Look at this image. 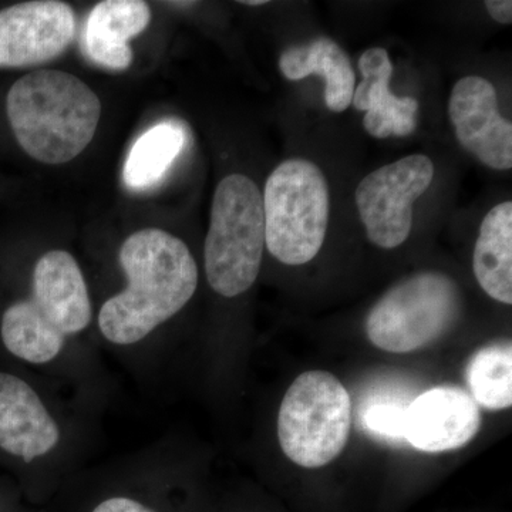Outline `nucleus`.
<instances>
[{"mask_svg":"<svg viewBox=\"0 0 512 512\" xmlns=\"http://www.w3.org/2000/svg\"><path fill=\"white\" fill-rule=\"evenodd\" d=\"M460 311V289L450 276L420 272L384 293L367 315L366 335L384 352H416L446 335Z\"/></svg>","mask_w":512,"mask_h":512,"instance_id":"0eeeda50","label":"nucleus"},{"mask_svg":"<svg viewBox=\"0 0 512 512\" xmlns=\"http://www.w3.org/2000/svg\"><path fill=\"white\" fill-rule=\"evenodd\" d=\"M60 430L29 383L0 372V448L26 463L57 446Z\"/></svg>","mask_w":512,"mask_h":512,"instance_id":"f8f14e48","label":"nucleus"},{"mask_svg":"<svg viewBox=\"0 0 512 512\" xmlns=\"http://www.w3.org/2000/svg\"><path fill=\"white\" fill-rule=\"evenodd\" d=\"M264 249L262 192L247 175H228L212 200L204 249L208 284L224 298L247 292L258 278Z\"/></svg>","mask_w":512,"mask_h":512,"instance_id":"20e7f679","label":"nucleus"},{"mask_svg":"<svg viewBox=\"0 0 512 512\" xmlns=\"http://www.w3.org/2000/svg\"><path fill=\"white\" fill-rule=\"evenodd\" d=\"M433 161L412 154L367 174L356 188V205L373 245L394 249L413 228V205L434 180Z\"/></svg>","mask_w":512,"mask_h":512,"instance_id":"6e6552de","label":"nucleus"},{"mask_svg":"<svg viewBox=\"0 0 512 512\" xmlns=\"http://www.w3.org/2000/svg\"><path fill=\"white\" fill-rule=\"evenodd\" d=\"M187 144V131L175 120H164L148 128L131 147L124 165V183L130 190L154 187L170 170Z\"/></svg>","mask_w":512,"mask_h":512,"instance_id":"f3484780","label":"nucleus"},{"mask_svg":"<svg viewBox=\"0 0 512 512\" xmlns=\"http://www.w3.org/2000/svg\"><path fill=\"white\" fill-rule=\"evenodd\" d=\"M279 70L292 82L312 74L323 77L326 106L333 113H342L352 104L355 70L345 50L329 37H320L309 45L289 47L279 57Z\"/></svg>","mask_w":512,"mask_h":512,"instance_id":"2eb2a0df","label":"nucleus"},{"mask_svg":"<svg viewBox=\"0 0 512 512\" xmlns=\"http://www.w3.org/2000/svg\"><path fill=\"white\" fill-rule=\"evenodd\" d=\"M363 80L356 84L352 103L365 111L363 127L375 138L406 137L417 127L419 103L412 97H397L390 92L393 63L383 47H372L360 56Z\"/></svg>","mask_w":512,"mask_h":512,"instance_id":"ddd939ff","label":"nucleus"},{"mask_svg":"<svg viewBox=\"0 0 512 512\" xmlns=\"http://www.w3.org/2000/svg\"><path fill=\"white\" fill-rule=\"evenodd\" d=\"M2 113L10 136L26 156L59 165L69 163L92 143L101 103L74 74L36 70L10 84Z\"/></svg>","mask_w":512,"mask_h":512,"instance_id":"f03ea898","label":"nucleus"},{"mask_svg":"<svg viewBox=\"0 0 512 512\" xmlns=\"http://www.w3.org/2000/svg\"><path fill=\"white\" fill-rule=\"evenodd\" d=\"M265 247L285 265L308 264L325 242L329 187L318 165L291 158L278 165L262 194Z\"/></svg>","mask_w":512,"mask_h":512,"instance_id":"39448f33","label":"nucleus"},{"mask_svg":"<svg viewBox=\"0 0 512 512\" xmlns=\"http://www.w3.org/2000/svg\"><path fill=\"white\" fill-rule=\"evenodd\" d=\"M480 406L466 390L434 387L409 403L404 440L424 453H446L467 446L481 429Z\"/></svg>","mask_w":512,"mask_h":512,"instance_id":"9b49d317","label":"nucleus"},{"mask_svg":"<svg viewBox=\"0 0 512 512\" xmlns=\"http://www.w3.org/2000/svg\"><path fill=\"white\" fill-rule=\"evenodd\" d=\"M466 379L470 396L478 406L487 410L511 407V343H497L477 350L468 362Z\"/></svg>","mask_w":512,"mask_h":512,"instance_id":"a211bd4d","label":"nucleus"},{"mask_svg":"<svg viewBox=\"0 0 512 512\" xmlns=\"http://www.w3.org/2000/svg\"><path fill=\"white\" fill-rule=\"evenodd\" d=\"M151 10L141 0H104L87 18L84 46L90 59L110 70L133 62L130 40L147 29Z\"/></svg>","mask_w":512,"mask_h":512,"instance_id":"4468645a","label":"nucleus"},{"mask_svg":"<svg viewBox=\"0 0 512 512\" xmlns=\"http://www.w3.org/2000/svg\"><path fill=\"white\" fill-rule=\"evenodd\" d=\"M92 322V302L82 269L69 252L50 251L36 262L32 293L6 306L0 338L13 356L45 365L62 352L67 336Z\"/></svg>","mask_w":512,"mask_h":512,"instance_id":"7ed1b4c3","label":"nucleus"},{"mask_svg":"<svg viewBox=\"0 0 512 512\" xmlns=\"http://www.w3.org/2000/svg\"><path fill=\"white\" fill-rule=\"evenodd\" d=\"M458 144L491 170L512 168V124L498 107L493 83L480 76L458 80L448 100Z\"/></svg>","mask_w":512,"mask_h":512,"instance_id":"9d476101","label":"nucleus"},{"mask_svg":"<svg viewBox=\"0 0 512 512\" xmlns=\"http://www.w3.org/2000/svg\"><path fill=\"white\" fill-rule=\"evenodd\" d=\"M242 5L247 6H259V5H266V0H244V2H241Z\"/></svg>","mask_w":512,"mask_h":512,"instance_id":"4be33fe9","label":"nucleus"},{"mask_svg":"<svg viewBox=\"0 0 512 512\" xmlns=\"http://www.w3.org/2000/svg\"><path fill=\"white\" fill-rule=\"evenodd\" d=\"M76 18L59 0H32L0 9V70L50 62L72 43Z\"/></svg>","mask_w":512,"mask_h":512,"instance_id":"1a4fd4ad","label":"nucleus"},{"mask_svg":"<svg viewBox=\"0 0 512 512\" xmlns=\"http://www.w3.org/2000/svg\"><path fill=\"white\" fill-rule=\"evenodd\" d=\"M485 9L490 13L491 18L501 25L512 23V2L510 0H487Z\"/></svg>","mask_w":512,"mask_h":512,"instance_id":"412c9836","label":"nucleus"},{"mask_svg":"<svg viewBox=\"0 0 512 512\" xmlns=\"http://www.w3.org/2000/svg\"><path fill=\"white\" fill-rule=\"evenodd\" d=\"M93 512H156L146 505L138 503L133 498L114 497L103 501L94 508Z\"/></svg>","mask_w":512,"mask_h":512,"instance_id":"aec40b11","label":"nucleus"},{"mask_svg":"<svg viewBox=\"0 0 512 512\" xmlns=\"http://www.w3.org/2000/svg\"><path fill=\"white\" fill-rule=\"evenodd\" d=\"M352 400L346 387L323 370L302 373L286 392L278 413V439L298 466H328L348 444Z\"/></svg>","mask_w":512,"mask_h":512,"instance_id":"423d86ee","label":"nucleus"},{"mask_svg":"<svg viewBox=\"0 0 512 512\" xmlns=\"http://www.w3.org/2000/svg\"><path fill=\"white\" fill-rule=\"evenodd\" d=\"M407 406L389 399L369 403L362 413L363 427L380 439L404 440Z\"/></svg>","mask_w":512,"mask_h":512,"instance_id":"6ab92c4d","label":"nucleus"},{"mask_svg":"<svg viewBox=\"0 0 512 512\" xmlns=\"http://www.w3.org/2000/svg\"><path fill=\"white\" fill-rule=\"evenodd\" d=\"M473 271L481 289L494 301L512 303V202L495 205L480 225Z\"/></svg>","mask_w":512,"mask_h":512,"instance_id":"dca6fc26","label":"nucleus"},{"mask_svg":"<svg viewBox=\"0 0 512 512\" xmlns=\"http://www.w3.org/2000/svg\"><path fill=\"white\" fill-rule=\"evenodd\" d=\"M119 261L128 285L101 306L99 328L109 342L128 346L146 339L191 301L198 268L180 238L156 228L130 235Z\"/></svg>","mask_w":512,"mask_h":512,"instance_id":"f257e3e1","label":"nucleus"}]
</instances>
